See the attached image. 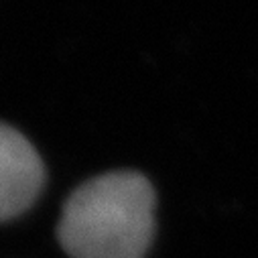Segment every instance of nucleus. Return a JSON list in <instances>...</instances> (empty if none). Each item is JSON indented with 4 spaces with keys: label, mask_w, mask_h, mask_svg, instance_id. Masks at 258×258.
Here are the masks:
<instances>
[{
    "label": "nucleus",
    "mask_w": 258,
    "mask_h": 258,
    "mask_svg": "<svg viewBox=\"0 0 258 258\" xmlns=\"http://www.w3.org/2000/svg\"><path fill=\"white\" fill-rule=\"evenodd\" d=\"M155 228L147 177L116 171L90 179L63 206L59 242L72 258H143Z\"/></svg>",
    "instance_id": "1"
},
{
    "label": "nucleus",
    "mask_w": 258,
    "mask_h": 258,
    "mask_svg": "<svg viewBox=\"0 0 258 258\" xmlns=\"http://www.w3.org/2000/svg\"><path fill=\"white\" fill-rule=\"evenodd\" d=\"M45 183L35 147L15 128L0 124V222L27 212Z\"/></svg>",
    "instance_id": "2"
}]
</instances>
